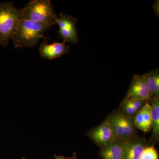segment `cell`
<instances>
[{
    "instance_id": "cell-1",
    "label": "cell",
    "mask_w": 159,
    "mask_h": 159,
    "mask_svg": "<svg viewBox=\"0 0 159 159\" xmlns=\"http://www.w3.org/2000/svg\"><path fill=\"white\" fill-rule=\"evenodd\" d=\"M51 26L22 19L18 24L11 39L16 48H29L37 44Z\"/></svg>"
},
{
    "instance_id": "cell-2",
    "label": "cell",
    "mask_w": 159,
    "mask_h": 159,
    "mask_svg": "<svg viewBox=\"0 0 159 159\" xmlns=\"http://www.w3.org/2000/svg\"><path fill=\"white\" fill-rule=\"evenodd\" d=\"M21 9L23 19L51 26L56 25L58 16L51 1L32 0Z\"/></svg>"
},
{
    "instance_id": "cell-3",
    "label": "cell",
    "mask_w": 159,
    "mask_h": 159,
    "mask_svg": "<svg viewBox=\"0 0 159 159\" xmlns=\"http://www.w3.org/2000/svg\"><path fill=\"white\" fill-rule=\"evenodd\" d=\"M22 19L21 9L16 8L13 3L0 4V45L4 47L8 45Z\"/></svg>"
},
{
    "instance_id": "cell-4",
    "label": "cell",
    "mask_w": 159,
    "mask_h": 159,
    "mask_svg": "<svg viewBox=\"0 0 159 159\" xmlns=\"http://www.w3.org/2000/svg\"><path fill=\"white\" fill-rule=\"evenodd\" d=\"M107 118L113 128L116 140L125 142L135 137L136 128L134 117L126 116L119 110L114 112Z\"/></svg>"
},
{
    "instance_id": "cell-5",
    "label": "cell",
    "mask_w": 159,
    "mask_h": 159,
    "mask_svg": "<svg viewBox=\"0 0 159 159\" xmlns=\"http://www.w3.org/2000/svg\"><path fill=\"white\" fill-rule=\"evenodd\" d=\"M86 134L101 148L106 147L116 140L113 128L107 118L100 125L90 129Z\"/></svg>"
},
{
    "instance_id": "cell-6",
    "label": "cell",
    "mask_w": 159,
    "mask_h": 159,
    "mask_svg": "<svg viewBox=\"0 0 159 159\" xmlns=\"http://www.w3.org/2000/svg\"><path fill=\"white\" fill-rule=\"evenodd\" d=\"M77 20L65 13L61 12L56 20V24L59 27L58 31L60 38L63 39L66 43L74 44L78 40L76 24Z\"/></svg>"
},
{
    "instance_id": "cell-7",
    "label": "cell",
    "mask_w": 159,
    "mask_h": 159,
    "mask_svg": "<svg viewBox=\"0 0 159 159\" xmlns=\"http://www.w3.org/2000/svg\"><path fill=\"white\" fill-rule=\"evenodd\" d=\"M151 98L150 92L142 75H134L124 99L148 101Z\"/></svg>"
},
{
    "instance_id": "cell-8",
    "label": "cell",
    "mask_w": 159,
    "mask_h": 159,
    "mask_svg": "<svg viewBox=\"0 0 159 159\" xmlns=\"http://www.w3.org/2000/svg\"><path fill=\"white\" fill-rule=\"evenodd\" d=\"M70 46L66 44V42H54L49 44L44 40L39 48V53L43 58L53 60L61 57L70 52Z\"/></svg>"
},
{
    "instance_id": "cell-9",
    "label": "cell",
    "mask_w": 159,
    "mask_h": 159,
    "mask_svg": "<svg viewBox=\"0 0 159 159\" xmlns=\"http://www.w3.org/2000/svg\"><path fill=\"white\" fill-rule=\"evenodd\" d=\"M134 120L136 128L139 129L145 133L151 130V107L149 102L146 101L135 115Z\"/></svg>"
},
{
    "instance_id": "cell-10",
    "label": "cell",
    "mask_w": 159,
    "mask_h": 159,
    "mask_svg": "<svg viewBox=\"0 0 159 159\" xmlns=\"http://www.w3.org/2000/svg\"><path fill=\"white\" fill-rule=\"evenodd\" d=\"M147 146L143 139L134 137L125 142L124 159H140L142 152Z\"/></svg>"
},
{
    "instance_id": "cell-11",
    "label": "cell",
    "mask_w": 159,
    "mask_h": 159,
    "mask_svg": "<svg viewBox=\"0 0 159 159\" xmlns=\"http://www.w3.org/2000/svg\"><path fill=\"white\" fill-rule=\"evenodd\" d=\"M125 142L115 140L104 148H101L99 155L102 159H124Z\"/></svg>"
},
{
    "instance_id": "cell-12",
    "label": "cell",
    "mask_w": 159,
    "mask_h": 159,
    "mask_svg": "<svg viewBox=\"0 0 159 159\" xmlns=\"http://www.w3.org/2000/svg\"><path fill=\"white\" fill-rule=\"evenodd\" d=\"M151 107V119L153 141H158L159 138V97L150 99Z\"/></svg>"
},
{
    "instance_id": "cell-13",
    "label": "cell",
    "mask_w": 159,
    "mask_h": 159,
    "mask_svg": "<svg viewBox=\"0 0 159 159\" xmlns=\"http://www.w3.org/2000/svg\"><path fill=\"white\" fill-rule=\"evenodd\" d=\"M150 92L151 98L159 97V72L156 70L142 75Z\"/></svg>"
},
{
    "instance_id": "cell-14",
    "label": "cell",
    "mask_w": 159,
    "mask_h": 159,
    "mask_svg": "<svg viewBox=\"0 0 159 159\" xmlns=\"http://www.w3.org/2000/svg\"><path fill=\"white\" fill-rule=\"evenodd\" d=\"M159 155L153 145L146 146L142 152L140 159H158Z\"/></svg>"
},
{
    "instance_id": "cell-15",
    "label": "cell",
    "mask_w": 159,
    "mask_h": 159,
    "mask_svg": "<svg viewBox=\"0 0 159 159\" xmlns=\"http://www.w3.org/2000/svg\"><path fill=\"white\" fill-rule=\"evenodd\" d=\"M54 159H72V157H66L63 156H58L54 155Z\"/></svg>"
},
{
    "instance_id": "cell-16",
    "label": "cell",
    "mask_w": 159,
    "mask_h": 159,
    "mask_svg": "<svg viewBox=\"0 0 159 159\" xmlns=\"http://www.w3.org/2000/svg\"><path fill=\"white\" fill-rule=\"evenodd\" d=\"M72 159H78L77 158V154L74 152V154H73V157H72Z\"/></svg>"
},
{
    "instance_id": "cell-17",
    "label": "cell",
    "mask_w": 159,
    "mask_h": 159,
    "mask_svg": "<svg viewBox=\"0 0 159 159\" xmlns=\"http://www.w3.org/2000/svg\"><path fill=\"white\" fill-rule=\"evenodd\" d=\"M21 159H27L25 158H21Z\"/></svg>"
}]
</instances>
